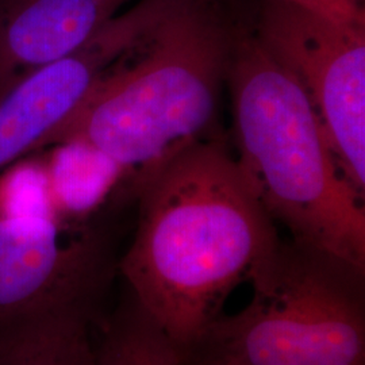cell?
Here are the masks:
<instances>
[{
	"label": "cell",
	"instance_id": "cell-2",
	"mask_svg": "<svg viewBox=\"0 0 365 365\" xmlns=\"http://www.w3.org/2000/svg\"><path fill=\"white\" fill-rule=\"evenodd\" d=\"M245 26L218 0H170L42 146L90 145L117 163L134 192L170 157L209 138Z\"/></svg>",
	"mask_w": 365,
	"mask_h": 365
},
{
	"label": "cell",
	"instance_id": "cell-9",
	"mask_svg": "<svg viewBox=\"0 0 365 365\" xmlns=\"http://www.w3.org/2000/svg\"><path fill=\"white\" fill-rule=\"evenodd\" d=\"M99 306L72 304L0 322V365H96Z\"/></svg>",
	"mask_w": 365,
	"mask_h": 365
},
{
	"label": "cell",
	"instance_id": "cell-1",
	"mask_svg": "<svg viewBox=\"0 0 365 365\" xmlns=\"http://www.w3.org/2000/svg\"><path fill=\"white\" fill-rule=\"evenodd\" d=\"M134 194L137 230L118 269L135 299L188 352L279 235L220 138L188 145Z\"/></svg>",
	"mask_w": 365,
	"mask_h": 365
},
{
	"label": "cell",
	"instance_id": "cell-3",
	"mask_svg": "<svg viewBox=\"0 0 365 365\" xmlns=\"http://www.w3.org/2000/svg\"><path fill=\"white\" fill-rule=\"evenodd\" d=\"M237 161L272 221L291 240L365 269L364 194L346 180L298 83L265 52L250 25L227 80Z\"/></svg>",
	"mask_w": 365,
	"mask_h": 365
},
{
	"label": "cell",
	"instance_id": "cell-7",
	"mask_svg": "<svg viewBox=\"0 0 365 365\" xmlns=\"http://www.w3.org/2000/svg\"><path fill=\"white\" fill-rule=\"evenodd\" d=\"M157 14L152 0H140L113 16L76 52L18 80L0 98V170L42 148L155 24Z\"/></svg>",
	"mask_w": 365,
	"mask_h": 365
},
{
	"label": "cell",
	"instance_id": "cell-11",
	"mask_svg": "<svg viewBox=\"0 0 365 365\" xmlns=\"http://www.w3.org/2000/svg\"><path fill=\"white\" fill-rule=\"evenodd\" d=\"M98 327L96 365H184L180 348L130 291Z\"/></svg>",
	"mask_w": 365,
	"mask_h": 365
},
{
	"label": "cell",
	"instance_id": "cell-10",
	"mask_svg": "<svg viewBox=\"0 0 365 365\" xmlns=\"http://www.w3.org/2000/svg\"><path fill=\"white\" fill-rule=\"evenodd\" d=\"M56 146L49 170H45L53 207L64 221H83L105 202L125 172L90 145Z\"/></svg>",
	"mask_w": 365,
	"mask_h": 365
},
{
	"label": "cell",
	"instance_id": "cell-5",
	"mask_svg": "<svg viewBox=\"0 0 365 365\" xmlns=\"http://www.w3.org/2000/svg\"><path fill=\"white\" fill-rule=\"evenodd\" d=\"M250 29L314 108L346 180L365 190V27L287 0H261Z\"/></svg>",
	"mask_w": 365,
	"mask_h": 365
},
{
	"label": "cell",
	"instance_id": "cell-4",
	"mask_svg": "<svg viewBox=\"0 0 365 365\" xmlns=\"http://www.w3.org/2000/svg\"><path fill=\"white\" fill-rule=\"evenodd\" d=\"M248 277V306L220 315L184 365H365V269L279 237Z\"/></svg>",
	"mask_w": 365,
	"mask_h": 365
},
{
	"label": "cell",
	"instance_id": "cell-8",
	"mask_svg": "<svg viewBox=\"0 0 365 365\" xmlns=\"http://www.w3.org/2000/svg\"><path fill=\"white\" fill-rule=\"evenodd\" d=\"M128 0H9L0 9V98L42 66L76 52Z\"/></svg>",
	"mask_w": 365,
	"mask_h": 365
},
{
	"label": "cell",
	"instance_id": "cell-6",
	"mask_svg": "<svg viewBox=\"0 0 365 365\" xmlns=\"http://www.w3.org/2000/svg\"><path fill=\"white\" fill-rule=\"evenodd\" d=\"M113 257L103 237L56 214H0V322L72 304L99 306Z\"/></svg>",
	"mask_w": 365,
	"mask_h": 365
},
{
	"label": "cell",
	"instance_id": "cell-12",
	"mask_svg": "<svg viewBox=\"0 0 365 365\" xmlns=\"http://www.w3.org/2000/svg\"><path fill=\"white\" fill-rule=\"evenodd\" d=\"M346 26L365 27L364 0H287Z\"/></svg>",
	"mask_w": 365,
	"mask_h": 365
}]
</instances>
